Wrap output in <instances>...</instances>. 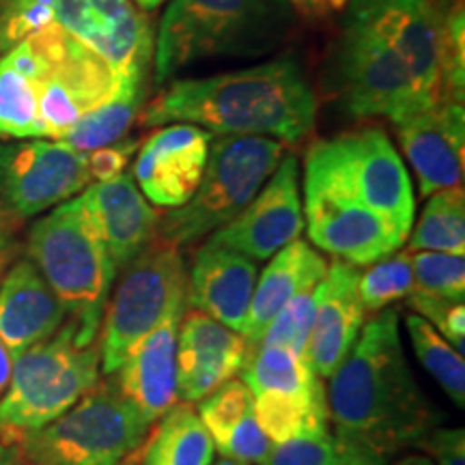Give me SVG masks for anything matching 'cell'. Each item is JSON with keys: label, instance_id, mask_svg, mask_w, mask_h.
Returning <instances> with one entry per match:
<instances>
[{"label": "cell", "instance_id": "41", "mask_svg": "<svg viewBox=\"0 0 465 465\" xmlns=\"http://www.w3.org/2000/svg\"><path fill=\"white\" fill-rule=\"evenodd\" d=\"M291 9L298 15L311 17V20H323L332 11H339L347 5V0H289Z\"/></svg>", "mask_w": 465, "mask_h": 465}, {"label": "cell", "instance_id": "42", "mask_svg": "<svg viewBox=\"0 0 465 465\" xmlns=\"http://www.w3.org/2000/svg\"><path fill=\"white\" fill-rule=\"evenodd\" d=\"M0 465H39L33 459H28L15 441L0 440Z\"/></svg>", "mask_w": 465, "mask_h": 465}, {"label": "cell", "instance_id": "32", "mask_svg": "<svg viewBox=\"0 0 465 465\" xmlns=\"http://www.w3.org/2000/svg\"><path fill=\"white\" fill-rule=\"evenodd\" d=\"M411 274L414 287L410 295L441 302L465 300V259L461 254L418 250L411 252Z\"/></svg>", "mask_w": 465, "mask_h": 465}, {"label": "cell", "instance_id": "31", "mask_svg": "<svg viewBox=\"0 0 465 465\" xmlns=\"http://www.w3.org/2000/svg\"><path fill=\"white\" fill-rule=\"evenodd\" d=\"M0 138L3 141L44 138L35 83L3 56H0Z\"/></svg>", "mask_w": 465, "mask_h": 465}, {"label": "cell", "instance_id": "26", "mask_svg": "<svg viewBox=\"0 0 465 465\" xmlns=\"http://www.w3.org/2000/svg\"><path fill=\"white\" fill-rule=\"evenodd\" d=\"M143 465H212L216 446L190 403H174L143 441Z\"/></svg>", "mask_w": 465, "mask_h": 465}, {"label": "cell", "instance_id": "12", "mask_svg": "<svg viewBox=\"0 0 465 465\" xmlns=\"http://www.w3.org/2000/svg\"><path fill=\"white\" fill-rule=\"evenodd\" d=\"M345 7V17L366 26L397 52L429 108L449 102L440 0H347Z\"/></svg>", "mask_w": 465, "mask_h": 465}, {"label": "cell", "instance_id": "3", "mask_svg": "<svg viewBox=\"0 0 465 465\" xmlns=\"http://www.w3.org/2000/svg\"><path fill=\"white\" fill-rule=\"evenodd\" d=\"M293 22L289 0H173L155 37V84L194 63L270 54Z\"/></svg>", "mask_w": 465, "mask_h": 465}, {"label": "cell", "instance_id": "19", "mask_svg": "<svg viewBox=\"0 0 465 465\" xmlns=\"http://www.w3.org/2000/svg\"><path fill=\"white\" fill-rule=\"evenodd\" d=\"M248 358L242 334L199 311L188 312L177 332V397L199 403L240 373Z\"/></svg>", "mask_w": 465, "mask_h": 465}, {"label": "cell", "instance_id": "27", "mask_svg": "<svg viewBox=\"0 0 465 465\" xmlns=\"http://www.w3.org/2000/svg\"><path fill=\"white\" fill-rule=\"evenodd\" d=\"M147 75H121L114 95L91 110L61 138V144L89 155L93 151L124 141L134 121L143 113Z\"/></svg>", "mask_w": 465, "mask_h": 465}, {"label": "cell", "instance_id": "23", "mask_svg": "<svg viewBox=\"0 0 465 465\" xmlns=\"http://www.w3.org/2000/svg\"><path fill=\"white\" fill-rule=\"evenodd\" d=\"M185 315V306L168 312L132 349L124 364L114 371L113 380L121 394L132 401L147 420L155 422L177 403V332Z\"/></svg>", "mask_w": 465, "mask_h": 465}, {"label": "cell", "instance_id": "17", "mask_svg": "<svg viewBox=\"0 0 465 465\" xmlns=\"http://www.w3.org/2000/svg\"><path fill=\"white\" fill-rule=\"evenodd\" d=\"M212 141V132L190 124L151 132L136 151L132 174L144 199L166 209L185 205L199 188Z\"/></svg>", "mask_w": 465, "mask_h": 465}, {"label": "cell", "instance_id": "2", "mask_svg": "<svg viewBox=\"0 0 465 465\" xmlns=\"http://www.w3.org/2000/svg\"><path fill=\"white\" fill-rule=\"evenodd\" d=\"M317 95L295 58L174 80L143 106L144 127L190 124L220 136H274L298 144L315 130Z\"/></svg>", "mask_w": 465, "mask_h": 465}, {"label": "cell", "instance_id": "37", "mask_svg": "<svg viewBox=\"0 0 465 465\" xmlns=\"http://www.w3.org/2000/svg\"><path fill=\"white\" fill-rule=\"evenodd\" d=\"M54 25V0H0V56Z\"/></svg>", "mask_w": 465, "mask_h": 465}, {"label": "cell", "instance_id": "34", "mask_svg": "<svg viewBox=\"0 0 465 465\" xmlns=\"http://www.w3.org/2000/svg\"><path fill=\"white\" fill-rule=\"evenodd\" d=\"M411 287H414V274H411L410 250L377 261L366 272H360L358 293L366 312H380L394 302L405 300Z\"/></svg>", "mask_w": 465, "mask_h": 465}, {"label": "cell", "instance_id": "35", "mask_svg": "<svg viewBox=\"0 0 465 465\" xmlns=\"http://www.w3.org/2000/svg\"><path fill=\"white\" fill-rule=\"evenodd\" d=\"M250 414H254V397L242 380H229L199 401V416L212 435L213 446Z\"/></svg>", "mask_w": 465, "mask_h": 465}, {"label": "cell", "instance_id": "8", "mask_svg": "<svg viewBox=\"0 0 465 465\" xmlns=\"http://www.w3.org/2000/svg\"><path fill=\"white\" fill-rule=\"evenodd\" d=\"M304 173L347 192L407 240L416 213L411 179L388 134L380 127L317 141L308 149Z\"/></svg>", "mask_w": 465, "mask_h": 465}, {"label": "cell", "instance_id": "18", "mask_svg": "<svg viewBox=\"0 0 465 465\" xmlns=\"http://www.w3.org/2000/svg\"><path fill=\"white\" fill-rule=\"evenodd\" d=\"M397 138L422 196L463 185V104L444 102L397 124Z\"/></svg>", "mask_w": 465, "mask_h": 465}, {"label": "cell", "instance_id": "10", "mask_svg": "<svg viewBox=\"0 0 465 465\" xmlns=\"http://www.w3.org/2000/svg\"><path fill=\"white\" fill-rule=\"evenodd\" d=\"M25 42L35 58L31 80L44 138L61 141L84 114L114 95L121 75L56 25Z\"/></svg>", "mask_w": 465, "mask_h": 465}, {"label": "cell", "instance_id": "29", "mask_svg": "<svg viewBox=\"0 0 465 465\" xmlns=\"http://www.w3.org/2000/svg\"><path fill=\"white\" fill-rule=\"evenodd\" d=\"M410 252L465 254V194L463 188L435 192L429 196L414 232L410 237Z\"/></svg>", "mask_w": 465, "mask_h": 465}, {"label": "cell", "instance_id": "43", "mask_svg": "<svg viewBox=\"0 0 465 465\" xmlns=\"http://www.w3.org/2000/svg\"><path fill=\"white\" fill-rule=\"evenodd\" d=\"M394 465H435V463L429 457L410 455V457H403V459H401V461H397Z\"/></svg>", "mask_w": 465, "mask_h": 465}, {"label": "cell", "instance_id": "21", "mask_svg": "<svg viewBox=\"0 0 465 465\" xmlns=\"http://www.w3.org/2000/svg\"><path fill=\"white\" fill-rule=\"evenodd\" d=\"M83 199L116 274L155 242L160 213L149 205L132 174L97 182L83 190Z\"/></svg>", "mask_w": 465, "mask_h": 465}, {"label": "cell", "instance_id": "11", "mask_svg": "<svg viewBox=\"0 0 465 465\" xmlns=\"http://www.w3.org/2000/svg\"><path fill=\"white\" fill-rule=\"evenodd\" d=\"M332 74L341 104L360 119L383 116L397 125L429 108L397 52L345 15L332 52Z\"/></svg>", "mask_w": 465, "mask_h": 465}, {"label": "cell", "instance_id": "6", "mask_svg": "<svg viewBox=\"0 0 465 465\" xmlns=\"http://www.w3.org/2000/svg\"><path fill=\"white\" fill-rule=\"evenodd\" d=\"M100 381V345H84L72 319L48 341L17 353L0 399V435L42 429Z\"/></svg>", "mask_w": 465, "mask_h": 465}, {"label": "cell", "instance_id": "5", "mask_svg": "<svg viewBox=\"0 0 465 465\" xmlns=\"http://www.w3.org/2000/svg\"><path fill=\"white\" fill-rule=\"evenodd\" d=\"M151 427L108 375L45 427L0 440L15 441L39 465H124L141 450Z\"/></svg>", "mask_w": 465, "mask_h": 465}, {"label": "cell", "instance_id": "44", "mask_svg": "<svg viewBox=\"0 0 465 465\" xmlns=\"http://www.w3.org/2000/svg\"><path fill=\"white\" fill-rule=\"evenodd\" d=\"M136 3L143 11H153V9H158L162 3H166V0H136Z\"/></svg>", "mask_w": 465, "mask_h": 465}, {"label": "cell", "instance_id": "4", "mask_svg": "<svg viewBox=\"0 0 465 465\" xmlns=\"http://www.w3.org/2000/svg\"><path fill=\"white\" fill-rule=\"evenodd\" d=\"M26 252L65 308L67 319L78 325L80 342H97L116 267L83 194L52 207L31 226Z\"/></svg>", "mask_w": 465, "mask_h": 465}, {"label": "cell", "instance_id": "16", "mask_svg": "<svg viewBox=\"0 0 465 465\" xmlns=\"http://www.w3.org/2000/svg\"><path fill=\"white\" fill-rule=\"evenodd\" d=\"M304 209L300 196L298 155L284 153L265 188L231 220L212 232V243L252 261L272 259L287 243L300 240Z\"/></svg>", "mask_w": 465, "mask_h": 465}, {"label": "cell", "instance_id": "40", "mask_svg": "<svg viewBox=\"0 0 465 465\" xmlns=\"http://www.w3.org/2000/svg\"><path fill=\"white\" fill-rule=\"evenodd\" d=\"M416 446H422L435 465H465L463 429H438L427 433Z\"/></svg>", "mask_w": 465, "mask_h": 465}, {"label": "cell", "instance_id": "28", "mask_svg": "<svg viewBox=\"0 0 465 465\" xmlns=\"http://www.w3.org/2000/svg\"><path fill=\"white\" fill-rule=\"evenodd\" d=\"M252 397L259 427L276 446L328 433L330 411L323 383L312 391H267Z\"/></svg>", "mask_w": 465, "mask_h": 465}, {"label": "cell", "instance_id": "38", "mask_svg": "<svg viewBox=\"0 0 465 465\" xmlns=\"http://www.w3.org/2000/svg\"><path fill=\"white\" fill-rule=\"evenodd\" d=\"M274 449L276 444L259 427L257 416L254 414L243 418L223 441L216 444V450L224 459H232V461L246 465H267Z\"/></svg>", "mask_w": 465, "mask_h": 465}, {"label": "cell", "instance_id": "25", "mask_svg": "<svg viewBox=\"0 0 465 465\" xmlns=\"http://www.w3.org/2000/svg\"><path fill=\"white\" fill-rule=\"evenodd\" d=\"M325 274H328V261L308 242L295 240L278 250L257 278L250 300L248 319L242 332L248 342L250 356L259 349L267 325L282 311V306L295 295L315 289Z\"/></svg>", "mask_w": 465, "mask_h": 465}, {"label": "cell", "instance_id": "30", "mask_svg": "<svg viewBox=\"0 0 465 465\" xmlns=\"http://www.w3.org/2000/svg\"><path fill=\"white\" fill-rule=\"evenodd\" d=\"M407 332L416 358L427 369V373L440 383L441 391L459 410L465 405V362L463 353H459L449 341L441 336L431 323L420 315H407Z\"/></svg>", "mask_w": 465, "mask_h": 465}, {"label": "cell", "instance_id": "9", "mask_svg": "<svg viewBox=\"0 0 465 465\" xmlns=\"http://www.w3.org/2000/svg\"><path fill=\"white\" fill-rule=\"evenodd\" d=\"M188 274L179 248L155 240L124 270L100 328V369L113 375L132 349L185 302Z\"/></svg>", "mask_w": 465, "mask_h": 465}, {"label": "cell", "instance_id": "33", "mask_svg": "<svg viewBox=\"0 0 465 465\" xmlns=\"http://www.w3.org/2000/svg\"><path fill=\"white\" fill-rule=\"evenodd\" d=\"M267 465H383V461L328 431L278 444Z\"/></svg>", "mask_w": 465, "mask_h": 465}, {"label": "cell", "instance_id": "20", "mask_svg": "<svg viewBox=\"0 0 465 465\" xmlns=\"http://www.w3.org/2000/svg\"><path fill=\"white\" fill-rule=\"evenodd\" d=\"M358 281V265L334 261L315 287V322L304 360L319 380L334 375L362 332L366 311L360 302Z\"/></svg>", "mask_w": 465, "mask_h": 465}, {"label": "cell", "instance_id": "15", "mask_svg": "<svg viewBox=\"0 0 465 465\" xmlns=\"http://www.w3.org/2000/svg\"><path fill=\"white\" fill-rule=\"evenodd\" d=\"M54 25L78 39L119 75H149L155 35L132 0H54Z\"/></svg>", "mask_w": 465, "mask_h": 465}, {"label": "cell", "instance_id": "39", "mask_svg": "<svg viewBox=\"0 0 465 465\" xmlns=\"http://www.w3.org/2000/svg\"><path fill=\"white\" fill-rule=\"evenodd\" d=\"M141 143H143L141 138H124V141L108 144V147L97 149L86 155L91 179H97V182H110V179H116L121 177V174H125L132 158L136 155L138 147H141Z\"/></svg>", "mask_w": 465, "mask_h": 465}, {"label": "cell", "instance_id": "24", "mask_svg": "<svg viewBox=\"0 0 465 465\" xmlns=\"http://www.w3.org/2000/svg\"><path fill=\"white\" fill-rule=\"evenodd\" d=\"M67 312L31 259H20L0 278V341L11 358L48 341Z\"/></svg>", "mask_w": 465, "mask_h": 465}, {"label": "cell", "instance_id": "1", "mask_svg": "<svg viewBox=\"0 0 465 465\" xmlns=\"http://www.w3.org/2000/svg\"><path fill=\"white\" fill-rule=\"evenodd\" d=\"M328 411L336 438L383 463L438 427V411L405 360L397 311H380L364 322L330 381Z\"/></svg>", "mask_w": 465, "mask_h": 465}, {"label": "cell", "instance_id": "36", "mask_svg": "<svg viewBox=\"0 0 465 465\" xmlns=\"http://www.w3.org/2000/svg\"><path fill=\"white\" fill-rule=\"evenodd\" d=\"M312 322H315V289L295 295L282 306V311L267 325L259 347H278L304 358Z\"/></svg>", "mask_w": 465, "mask_h": 465}, {"label": "cell", "instance_id": "14", "mask_svg": "<svg viewBox=\"0 0 465 465\" xmlns=\"http://www.w3.org/2000/svg\"><path fill=\"white\" fill-rule=\"evenodd\" d=\"M304 226L317 248L351 265H373L392 257L405 243V237L380 213L308 173H304Z\"/></svg>", "mask_w": 465, "mask_h": 465}, {"label": "cell", "instance_id": "22", "mask_svg": "<svg viewBox=\"0 0 465 465\" xmlns=\"http://www.w3.org/2000/svg\"><path fill=\"white\" fill-rule=\"evenodd\" d=\"M257 278L254 261L207 242L192 263L185 302L194 311L242 334Z\"/></svg>", "mask_w": 465, "mask_h": 465}, {"label": "cell", "instance_id": "7", "mask_svg": "<svg viewBox=\"0 0 465 465\" xmlns=\"http://www.w3.org/2000/svg\"><path fill=\"white\" fill-rule=\"evenodd\" d=\"M284 151L287 144L276 138H213L199 188L185 205L160 216L155 240L182 250L229 224L263 188Z\"/></svg>", "mask_w": 465, "mask_h": 465}, {"label": "cell", "instance_id": "13", "mask_svg": "<svg viewBox=\"0 0 465 465\" xmlns=\"http://www.w3.org/2000/svg\"><path fill=\"white\" fill-rule=\"evenodd\" d=\"M84 153L56 141L0 143V218L20 224L89 188Z\"/></svg>", "mask_w": 465, "mask_h": 465}, {"label": "cell", "instance_id": "45", "mask_svg": "<svg viewBox=\"0 0 465 465\" xmlns=\"http://www.w3.org/2000/svg\"><path fill=\"white\" fill-rule=\"evenodd\" d=\"M212 465H246V463L232 461V459H223V461H218V463H212Z\"/></svg>", "mask_w": 465, "mask_h": 465}]
</instances>
